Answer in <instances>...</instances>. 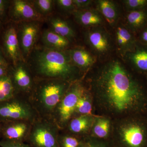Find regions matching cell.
Returning <instances> with one entry per match:
<instances>
[{
    "label": "cell",
    "mask_w": 147,
    "mask_h": 147,
    "mask_svg": "<svg viewBox=\"0 0 147 147\" xmlns=\"http://www.w3.org/2000/svg\"><path fill=\"white\" fill-rule=\"evenodd\" d=\"M83 80L93 99L94 113L113 119L147 114V88L118 59L102 65Z\"/></svg>",
    "instance_id": "1"
},
{
    "label": "cell",
    "mask_w": 147,
    "mask_h": 147,
    "mask_svg": "<svg viewBox=\"0 0 147 147\" xmlns=\"http://www.w3.org/2000/svg\"><path fill=\"white\" fill-rule=\"evenodd\" d=\"M32 74L35 79H59L73 82L84 75L72 63L68 53L46 48L36 51Z\"/></svg>",
    "instance_id": "2"
},
{
    "label": "cell",
    "mask_w": 147,
    "mask_h": 147,
    "mask_svg": "<svg viewBox=\"0 0 147 147\" xmlns=\"http://www.w3.org/2000/svg\"><path fill=\"white\" fill-rule=\"evenodd\" d=\"M72 83L59 79H35L29 98L39 117L52 118Z\"/></svg>",
    "instance_id": "3"
},
{
    "label": "cell",
    "mask_w": 147,
    "mask_h": 147,
    "mask_svg": "<svg viewBox=\"0 0 147 147\" xmlns=\"http://www.w3.org/2000/svg\"><path fill=\"white\" fill-rule=\"evenodd\" d=\"M113 147H147V114L113 119Z\"/></svg>",
    "instance_id": "4"
},
{
    "label": "cell",
    "mask_w": 147,
    "mask_h": 147,
    "mask_svg": "<svg viewBox=\"0 0 147 147\" xmlns=\"http://www.w3.org/2000/svg\"><path fill=\"white\" fill-rule=\"evenodd\" d=\"M38 117L27 96L15 95L10 99L0 102V123L18 120L33 123Z\"/></svg>",
    "instance_id": "5"
},
{
    "label": "cell",
    "mask_w": 147,
    "mask_h": 147,
    "mask_svg": "<svg viewBox=\"0 0 147 147\" xmlns=\"http://www.w3.org/2000/svg\"><path fill=\"white\" fill-rule=\"evenodd\" d=\"M60 130L53 119L39 117L32 123L26 143L31 147H59Z\"/></svg>",
    "instance_id": "6"
},
{
    "label": "cell",
    "mask_w": 147,
    "mask_h": 147,
    "mask_svg": "<svg viewBox=\"0 0 147 147\" xmlns=\"http://www.w3.org/2000/svg\"><path fill=\"white\" fill-rule=\"evenodd\" d=\"M86 87L83 79L72 82L55 110L52 118L60 129L73 117L77 102Z\"/></svg>",
    "instance_id": "7"
},
{
    "label": "cell",
    "mask_w": 147,
    "mask_h": 147,
    "mask_svg": "<svg viewBox=\"0 0 147 147\" xmlns=\"http://www.w3.org/2000/svg\"><path fill=\"white\" fill-rule=\"evenodd\" d=\"M1 32L0 45L9 65H16L21 59L18 30L14 22H9Z\"/></svg>",
    "instance_id": "8"
},
{
    "label": "cell",
    "mask_w": 147,
    "mask_h": 147,
    "mask_svg": "<svg viewBox=\"0 0 147 147\" xmlns=\"http://www.w3.org/2000/svg\"><path fill=\"white\" fill-rule=\"evenodd\" d=\"M7 75L14 87L15 94L29 97L35 82L32 73L19 63L16 65H9Z\"/></svg>",
    "instance_id": "9"
},
{
    "label": "cell",
    "mask_w": 147,
    "mask_h": 147,
    "mask_svg": "<svg viewBox=\"0 0 147 147\" xmlns=\"http://www.w3.org/2000/svg\"><path fill=\"white\" fill-rule=\"evenodd\" d=\"M32 123L29 121H10L0 123L1 139L26 142Z\"/></svg>",
    "instance_id": "10"
},
{
    "label": "cell",
    "mask_w": 147,
    "mask_h": 147,
    "mask_svg": "<svg viewBox=\"0 0 147 147\" xmlns=\"http://www.w3.org/2000/svg\"><path fill=\"white\" fill-rule=\"evenodd\" d=\"M41 17L31 3L23 0L11 1L8 18L13 22L35 21Z\"/></svg>",
    "instance_id": "11"
},
{
    "label": "cell",
    "mask_w": 147,
    "mask_h": 147,
    "mask_svg": "<svg viewBox=\"0 0 147 147\" xmlns=\"http://www.w3.org/2000/svg\"><path fill=\"white\" fill-rule=\"evenodd\" d=\"M18 30V36L21 52L25 55L32 51L39 31L38 24L35 21H26Z\"/></svg>",
    "instance_id": "12"
},
{
    "label": "cell",
    "mask_w": 147,
    "mask_h": 147,
    "mask_svg": "<svg viewBox=\"0 0 147 147\" xmlns=\"http://www.w3.org/2000/svg\"><path fill=\"white\" fill-rule=\"evenodd\" d=\"M96 27L87 32L86 40L95 53L100 55H104L108 53L111 49V40L106 32Z\"/></svg>",
    "instance_id": "13"
},
{
    "label": "cell",
    "mask_w": 147,
    "mask_h": 147,
    "mask_svg": "<svg viewBox=\"0 0 147 147\" xmlns=\"http://www.w3.org/2000/svg\"><path fill=\"white\" fill-rule=\"evenodd\" d=\"M96 116L84 115L74 117L70 120L65 128L62 130L78 136L89 137Z\"/></svg>",
    "instance_id": "14"
},
{
    "label": "cell",
    "mask_w": 147,
    "mask_h": 147,
    "mask_svg": "<svg viewBox=\"0 0 147 147\" xmlns=\"http://www.w3.org/2000/svg\"><path fill=\"white\" fill-rule=\"evenodd\" d=\"M113 119L105 116L96 115L89 137L93 139L110 141L113 131Z\"/></svg>",
    "instance_id": "15"
},
{
    "label": "cell",
    "mask_w": 147,
    "mask_h": 147,
    "mask_svg": "<svg viewBox=\"0 0 147 147\" xmlns=\"http://www.w3.org/2000/svg\"><path fill=\"white\" fill-rule=\"evenodd\" d=\"M72 63L79 68L85 76L94 62V59L88 52L82 48H76L69 50Z\"/></svg>",
    "instance_id": "16"
},
{
    "label": "cell",
    "mask_w": 147,
    "mask_h": 147,
    "mask_svg": "<svg viewBox=\"0 0 147 147\" xmlns=\"http://www.w3.org/2000/svg\"><path fill=\"white\" fill-rule=\"evenodd\" d=\"M125 54L136 71L144 75L147 74V46L137 45L133 50Z\"/></svg>",
    "instance_id": "17"
},
{
    "label": "cell",
    "mask_w": 147,
    "mask_h": 147,
    "mask_svg": "<svg viewBox=\"0 0 147 147\" xmlns=\"http://www.w3.org/2000/svg\"><path fill=\"white\" fill-rule=\"evenodd\" d=\"M74 14L76 21L84 26L98 27L103 22L102 15L99 11L94 9L76 10Z\"/></svg>",
    "instance_id": "18"
},
{
    "label": "cell",
    "mask_w": 147,
    "mask_h": 147,
    "mask_svg": "<svg viewBox=\"0 0 147 147\" xmlns=\"http://www.w3.org/2000/svg\"><path fill=\"white\" fill-rule=\"evenodd\" d=\"M89 137H82L60 129L58 136L59 147H87L90 142Z\"/></svg>",
    "instance_id": "19"
},
{
    "label": "cell",
    "mask_w": 147,
    "mask_h": 147,
    "mask_svg": "<svg viewBox=\"0 0 147 147\" xmlns=\"http://www.w3.org/2000/svg\"><path fill=\"white\" fill-rule=\"evenodd\" d=\"M84 115H94L92 96L86 84L77 102L73 117Z\"/></svg>",
    "instance_id": "20"
},
{
    "label": "cell",
    "mask_w": 147,
    "mask_h": 147,
    "mask_svg": "<svg viewBox=\"0 0 147 147\" xmlns=\"http://www.w3.org/2000/svg\"><path fill=\"white\" fill-rule=\"evenodd\" d=\"M42 38L45 47L49 49L63 50L69 44V40L51 30H46L43 32Z\"/></svg>",
    "instance_id": "21"
},
{
    "label": "cell",
    "mask_w": 147,
    "mask_h": 147,
    "mask_svg": "<svg viewBox=\"0 0 147 147\" xmlns=\"http://www.w3.org/2000/svg\"><path fill=\"white\" fill-rule=\"evenodd\" d=\"M126 21L129 29L133 32L140 30L147 24V11L143 10L129 11L126 16Z\"/></svg>",
    "instance_id": "22"
},
{
    "label": "cell",
    "mask_w": 147,
    "mask_h": 147,
    "mask_svg": "<svg viewBox=\"0 0 147 147\" xmlns=\"http://www.w3.org/2000/svg\"><path fill=\"white\" fill-rule=\"evenodd\" d=\"M98 10L110 25L115 24L117 19L118 10L115 3L108 0H99L96 2Z\"/></svg>",
    "instance_id": "23"
},
{
    "label": "cell",
    "mask_w": 147,
    "mask_h": 147,
    "mask_svg": "<svg viewBox=\"0 0 147 147\" xmlns=\"http://www.w3.org/2000/svg\"><path fill=\"white\" fill-rule=\"evenodd\" d=\"M52 30L61 36L71 40L74 38L75 33L73 29L66 21L59 18H53L50 20Z\"/></svg>",
    "instance_id": "24"
},
{
    "label": "cell",
    "mask_w": 147,
    "mask_h": 147,
    "mask_svg": "<svg viewBox=\"0 0 147 147\" xmlns=\"http://www.w3.org/2000/svg\"><path fill=\"white\" fill-rule=\"evenodd\" d=\"M15 90L8 75L0 78V102L10 99L15 95Z\"/></svg>",
    "instance_id": "25"
},
{
    "label": "cell",
    "mask_w": 147,
    "mask_h": 147,
    "mask_svg": "<svg viewBox=\"0 0 147 147\" xmlns=\"http://www.w3.org/2000/svg\"><path fill=\"white\" fill-rule=\"evenodd\" d=\"M116 36L122 40L126 53L133 50L137 46L136 40L131 32L123 26H119L117 28Z\"/></svg>",
    "instance_id": "26"
},
{
    "label": "cell",
    "mask_w": 147,
    "mask_h": 147,
    "mask_svg": "<svg viewBox=\"0 0 147 147\" xmlns=\"http://www.w3.org/2000/svg\"><path fill=\"white\" fill-rule=\"evenodd\" d=\"M55 1L52 0H36L33 1V5L40 15H46L52 12Z\"/></svg>",
    "instance_id": "27"
},
{
    "label": "cell",
    "mask_w": 147,
    "mask_h": 147,
    "mask_svg": "<svg viewBox=\"0 0 147 147\" xmlns=\"http://www.w3.org/2000/svg\"><path fill=\"white\" fill-rule=\"evenodd\" d=\"M123 2L129 11L143 10L147 7V0H125Z\"/></svg>",
    "instance_id": "28"
},
{
    "label": "cell",
    "mask_w": 147,
    "mask_h": 147,
    "mask_svg": "<svg viewBox=\"0 0 147 147\" xmlns=\"http://www.w3.org/2000/svg\"><path fill=\"white\" fill-rule=\"evenodd\" d=\"M55 2L61 10L65 11H75L76 10L73 0H57Z\"/></svg>",
    "instance_id": "29"
},
{
    "label": "cell",
    "mask_w": 147,
    "mask_h": 147,
    "mask_svg": "<svg viewBox=\"0 0 147 147\" xmlns=\"http://www.w3.org/2000/svg\"><path fill=\"white\" fill-rule=\"evenodd\" d=\"M10 1L0 0V20L3 23L7 17L10 5Z\"/></svg>",
    "instance_id": "30"
},
{
    "label": "cell",
    "mask_w": 147,
    "mask_h": 147,
    "mask_svg": "<svg viewBox=\"0 0 147 147\" xmlns=\"http://www.w3.org/2000/svg\"><path fill=\"white\" fill-rule=\"evenodd\" d=\"M1 147H31L26 142L0 139Z\"/></svg>",
    "instance_id": "31"
},
{
    "label": "cell",
    "mask_w": 147,
    "mask_h": 147,
    "mask_svg": "<svg viewBox=\"0 0 147 147\" xmlns=\"http://www.w3.org/2000/svg\"><path fill=\"white\" fill-rule=\"evenodd\" d=\"M90 139L89 145L87 147H112L110 141L99 140L92 138H90Z\"/></svg>",
    "instance_id": "32"
},
{
    "label": "cell",
    "mask_w": 147,
    "mask_h": 147,
    "mask_svg": "<svg viewBox=\"0 0 147 147\" xmlns=\"http://www.w3.org/2000/svg\"><path fill=\"white\" fill-rule=\"evenodd\" d=\"M73 2L77 10L87 9L92 3L91 0H73Z\"/></svg>",
    "instance_id": "33"
},
{
    "label": "cell",
    "mask_w": 147,
    "mask_h": 147,
    "mask_svg": "<svg viewBox=\"0 0 147 147\" xmlns=\"http://www.w3.org/2000/svg\"><path fill=\"white\" fill-rule=\"evenodd\" d=\"M140 40L141 42L144 45L147 46V27L143 30L140 36Z\"/></svg>",
    "instance_id": "34"
},
{
    "label": "cell",
    "mask_w": 147,
    "mask_h": 147,
    "mask_svg": "<svg viewBox=\"0 0 147 147\" xmlns=\"http://www.w3.org/2000/svg\"><path fill=\"white\" fill-rule=\"evenodd\" d=\"M0 65L6 66L9 65L4 55L1 45H0Z\"/></svg>",
    "instance_id": "35"
},
{
    "label": "cell",
    "mask_w": 147,
    "mask_h": 147,
    "mask_svg": "<svg viewBox=\"0 0 147 147\" xmlns=\"http://www.w3.org/2000/svg\"><path fill=\"white\" fill-rule=\"evenodd\" d=\"M8 66L0 65V78L7 75L8 73Z\"/></svg>",
    "instance_id": "36"
},
{
    "label": "cell",
    "mask_w": 147,
    "mask_h": 147,
    "mask_svg": "<svg viewBox=\"0 0 147 147\" xmlns=\"http://www.w3.org/2000/svg\"><path fill=\"white\" fill-rule=\"evenodd\" d=\"M3 27V23L0 20V33H1V32L2 30Z\"/></svg>",
    "instance_id": "37"
},
{
    "label": "cell",
    "mask_w": 147,
    "mask_h": 147,
    "mask_svg": "<svg viewBox=\"0 0 147 147\" xmlns=\"http://www.w3.org/2000/svg\"><path fill=\"white\" fill-rule=\"evenodd\" d=\"M144 76L145 77V80H146V86L147 88V74H145V75H144Z\"/></svg>",
    "instance_id": "38"
},
{
    "label": "cell",
    "mask_w": 147,
    "mask_h": 147,
    "mask_svg": "<svg viewBox=\"0 0 147 147\" xmlns=\"http://www.w3.org/2000/svg\"><path fill=\"white\" fill-rule=\"evenodd\" d=\"M1 135H0V139H1Z\"/></svg>",
    "instance_id": "39"
},
{
    "label": "cell",
    "mask_w": 147,
    "mask_h": 147,
    "mask_svg": "<svg viewBox=\"0 0 147 147\" xmlns=\"http://www.w3.org/2000/svg\"><path fill=\"white\" fill-rule=\"evenodd\" d=\"M112 147H113V146H112Z\"/></svg>",
    "instance_id": "40"
}]
</instances>
